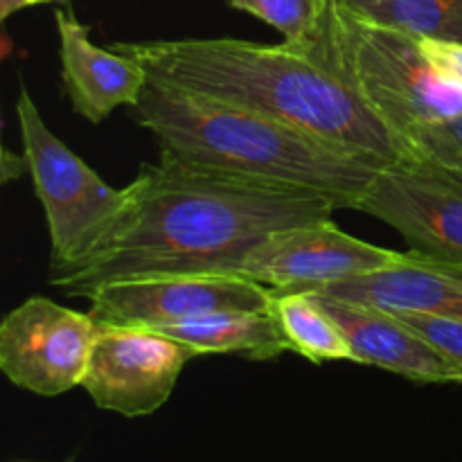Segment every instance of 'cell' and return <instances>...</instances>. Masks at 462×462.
I'll return each instance as SVG.
<instances>
[{
    "instance_id": "obj_1",
    "label": "cell",
    "mask_w": 462,
    "mask_h": 462,
    "mask_svg": "<svg viewBox=\"0 0 462 462\" xmlns=\"http://www.w3.org/2000/svg\"><path fill=\"white\" fill-rule=\"evenodd\" d=\"M332 199L235 179L158 152L126 185V203L104 237L72 264L50 271V287L86 298L108 282L156 275L233 273L275 230L332 219Z\"/></svg>"
},
{
    "instance_id": "obj_2",
    "label": "cell",
    "mask_w": 462,
    "mask_h": 462,
    "mask_svg": "<svg viewBox=\"0 0 462 462\" xmlns=\"http://www.w3.org/2000/svg\"><path fill=\"white\" fill-rule=\"evenodd\" d=\"M111 48L135 59L152 81L287 122L377 170L411 161L409 147L350 88L284 41L179 39Z\"/></svg>"
},
{
    "instance_id": "obj_3",
    "label": "cell",
    "mask_w": 462,
    "mask_h": 462,
    "mask_svg": "<svg viewBox=\"0 0 462 462\" xmlns=\"http://www.w3.org/2000/svg\"><path fill=\"white\" fill-rule=\"evenodd\" d=\"M131 116L156 138L158 152L185 165L320 194L338 210H355L379 174L310 131L152 79Z\"/></svg>"
},
{
    "instance_id": "obj_4",
    "label": "cell",
    "mask_w": 462,
    "mask_h": 462,
    "mask_svg": "<svg viewBox=\"0 0 462 462\" xmlns=\"http://www.w3.org/2000/svg\"><path fill=\"white\" fill-rule=\"evenodd\" d=\"M291 48L337 77L404 144L415 126L462 116V88L433 70L420 39L365 21L338 0L320 3L311 39Z\"/></svg>"
},
{
    "instance_id": "obj_5",
    "label": "cell",
    "mask_w": 462,
    "mask_h": 462,
    "mask_svg": "<svg viewBox=\"0 0 462 462\" xmlns=\"http://www.w3.org/2000/svg\"><path fill=\"white\" fill-rule=\"evenodd\" d=\"M23 153L50 235V271L72 264L104 237L126 203V188L104 183L41 117L30 90L16 99Z\"/></svg>"
},
{
    "instance_id": "obj_6",
    "label": "cell",
    "mask_w": 462,
    "mask_h": 462,
    "mask_svg": "<svg viewBox=\"0 0 462 462\" xmlns=\"http://www.w3.org/2000/svg\"><path fill=\"white\" fill-rule=\"evenodd\" d=\"M86 300L97 325L161 329L217 311H266L273 289L233 273H183L108 282Z\"/></svg>"
},
{
    "instance_id": "obj_7",
    "label": "cell",
    "mask_w": 462,
    "mask_h": 462,
    "mask_svg": "<svg viewBox=\"0 0 462 462\" xmlns=\"http://www.w3.org/2000/svg\"><path fill=\"white\" fill-rule=\"evenodd\" d=\"M97 328L90 314L27 298L0 323V370L27 393L63 395L84 382Z\"/></svg>"
},
{
    "instance_id": "obj_8",
    "label": "cell",
    "mask_w": 462,
    "mask_h": 462,
    "mask_svg": "<svg viewBox=\"0 0 462 462\" xmlns=\"http://www.w3.org/2000/svg\"><path fill=\"white\" fill-rule=\"evenodd\" d=\"M194 356L192 347L158 329L99 325L81 388L97 409L144 418L167 404Z\"/></svg>"
},
{
    "instance_id": "obj_9",
    "label": "cell",
    "mask_w": 462,
    "mask_h": 462,
    "mask_svg": "<svg viewBox=\"0 0 462 462\" xmlns=\"http://www.w3.org/2000/svg\"><path fill=\"white\" fill-rule=\"evenodd\" d=\"M404 253L356 239L332 219L275 230L242 257L235 275L275 291H319L329 284L386 269Z\"/></svg>"
},
{
    "instance_id": "obj_10",
    "label": "cell",
    "mask_w": 462,
    "mask_h": 462,
    "mask_svg": "<svg viewBox=\"0 0 462 462\" xmlns=\"http://www.w3.org/2000/svg\"><path fill=\"white\" fill-rule=\"evenodd\" d=\"M355 210L383 221L409 251L442 262H462V180L429 162L383 167Z\"/></svg>"
},
{
    "instance_id": "obj_11",
    "label": "cell",
    "mask_w": 462,
    "mask_h": 462,
    "mask_svg": "<svg viewBox=\"0 0 462 462\" xmlns=\"http://www.w3.org/2000/svg\"><path fill=\"white\" fill-rule=\"evenodd\" d=\"M54 21L61 84L72 111L90 125H99L116 108L135 106L149 81L144 68L120 50L95 45L90 30L72 9H59Z\"/></svg>"
},
{
    "instance_id": "obj_12",
    "label": "cell",
    "mask_w": 462,
    "mask_h": 462,
    "mask_svg": "<svg viewBox=\"0 0 462 462\" xmlns=\"http://www.w3.org/2000/svg\"><path fill=\"white\" fill-rule=\"evenodd\" d=\"M346 334L352 361L388 370L418 383H462V374L397 314L310 291Z\"/></svg>"
},
{
    "instance_id": "obj_13",
    "label": "cell",
    "mask_w": 462,
    "mask_h": 462,
    "mask_svg": "<svg viewBox=\"0 0 462 462\" xmlns=\"http://www.w3.org/2000/svg\"><path fill=\"white\" fill-rule=\"evenodd\" d=\"M320 293L386 311H420L462 320V262L406 251L400 262L319 289Z\"/></svg>"
},
{
    "instance_id": "obj_14",
    "label": "cell",
    "mask_w": 462,
    "mask_h": 462,
    "mask_svg": "<svg viewBox=\"0 0 462 462\" xmlns=\"http://www.w3.org/2000/svg\"><path fill=\"white\" fill-rule=\"evenodd\" d=\"M158 332L192 347L199 356L244 355L253 361L278 359L289 343L273 311H217L188 323L167 325Z\"/></svg>"
},
{
    "instance_id": "obj_15",
    "label": "cell",
    "mask_w": 462,
    "mask_h": 462,
    "mask_svg": "<svg viewBox=\"0 0 462 462\" xmlns=\"http://www.w3.org/2000/svg\"><path fill=\"white\" fill-rule=\"evenodd\" d=\"M275 320L289 343V352L311 364L352 361V347L332 316L310 291H275L271 302Z\"/></svg>"
},
{
    "instance_id": "obj_16",
    "label": "cell",
    "mask_w": 462,
    "mask_h": 462,
    "mask_svg": "<svg viewBox=\"0 0 462 462\" xmlns=\"http://www.w3.org/2000/svg\"><path fill=\"white\" fill-rule=\"evenodd\" d=\"M356 16L415 39L462 43V0H338Z\"/></svg>"
},
{
    "instance_id": "obj_17",
    "label": "cell",
    "mask_w": 462,
    "mask_h": 462,
    "mask_svg": "<svg viewBox=\"0 0 462 462\" xmlns=\"http://www.w3.org/2000/svg\"><path fill=\"white\" fill-rule=\"evenodd\" d=\"M230 7L260 18L284 36V43L302 45L311 39L323 0H228Z\"/></svg>"
},
{
    "instance_id": "obj_18",
    "label": "cell",
    "mask_w": 462,
    "mask_h": 462,
    "mask_svg": "<svg viewBox=\"0 0 462 462\" xmlns=\"http://www.w3.org/2000/svg\"><path fill=\"white\" fill-rule=\"evenodd\" d=\"M404 140L409 144L411 161L429 162L462 174V116L436 125L415 126Z\"/></svg>"
},
{
    "instance_id": "obj_19",
    "label": "cell",
    "mask_w": 462,
    "mask_h": 462,
    "mask_svg": "<svg viewBox=\"0 0 462 462\" xmlns=\"http://www.w3.org/2000/svg\"><path fill=\"white\" fill-rule=\"evenodd\" d=\"M402 323L418 332L431 347H436L451 365L462 374V320L445 319L420 311H393Z\"/></svg>"
},
{
    "instance_id": "obj_20",
    "label": "cell",
    "mask_w": 462,
    "mask_h": 462,
    "mask_svg": "<svg viewBox=\"0 0 462 462\" xmlns=\"http://www.w3.org/2000/svg\"><path fill=\"white\" fill-rule=\"evenodd\" d=\"M422 52L433 70L449 84L462 88V43H449V41L420 39Z\"/></svg>"
},
{
    "instance_id": "obj_21",
    "label": "cell",
    "mask_w": 462,
    "mask_h": 462,
    "mask_svg": "<svg viewBox=\"0 0 462 462\" xmlns=\"http://www.w3.org/2000/svg\"><path fill=\"white\" fill-rule=\"evenodd\" d=\"M21 174H30V170H27L25 153L18 158L16 153H12V149L5 147L3 149V183H7V180H12V179H18Z\"/></svg>"
},
{
    "instance_id": "obj_22",
    "label": "cell",
    "mask_w": 462,
    "mask_h": 462,
    "mask_svg": "<svg viewBox=\"0 0 462 462\" xmlns=\"http://www.w3.org/2000/svg\"><path fill=\"white\" fill-rule=\"evenodd\" d=\"M25 7H30V3H27V0H0V18H3V21H7L12 14L21 12V9H25Z\"/></svg>"
},
{
    "instance_id": "obj_23",
    "label": "cell",
    "mask_w": 462,
    "mask_h": 462,
    "mask_svg": "<svg viewBox=\"0 0 462 462\" xmlns=\"http://www.w3.org/2000/svg\"><path fill=\"white\" fill-rule=\"evenodd\" d=\"M30 5H43V3H54V0H27Z\"/></svg>"
},
{
    "instance_id": "obj_24",
    "label": "cell",
    "mask_w": 462,
    "mask_h": 462,
    "mask_svg": "<svg viewBox=\"0 0 462 462\" xmlns=\"http://www.w3.org/2000/svg\"><path fill=\"white\" fill-rule=\"evenodd\" d=\"M440 170H442V167H440ZM451 174H456V171H451ZM456 176H458V179L462 180V174H456Z\"/></svg>"
}]
</instances>
